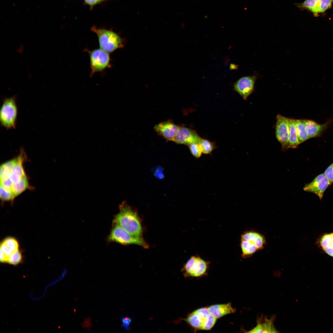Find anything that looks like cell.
<instances>
[{"label":"cell","mask_w":333,"mask_h":333,"mask_svg":"<svg viewBox=\"0 0 333 333\" xmlns=\"http://www.w3.org/2000/svg\"><path fill=\"white\" fill-rule=\"evenodd\" d=\"M119 212L115 216L113 222L119 224L132 236L143 238L141 220L136 210L125 201L119 205Z\"/></svg>","instance_id":"obj_1"},{"label":"cell","mask_w":333,"mask_h":333,"mask_svg":"<svg viewBox=\"0 0 333 333\" xmlns=\"http://www.w3.org/2000/svg\"><path fill=\"white\" fill-rule=\"evenodd\" d=\"M266 241L264 236L253 230H247L241 235L240 247L242 257L247 258L263 249Z\"/></svg>","instance_id":"obj_2"},{"label":"cell","mask_w":333,"mask_h":333,"mask_svg":"<svg viewBox=\"0 0 333 333\" xmlns=\"http://www.w3.org/2000/svg\"><path fill=\"white\" fill-rule=\"evenodd\" d=\"M91 30L97 35L100 48L109 53L125 46V40L112 30L95 27Z\"/></svg>","instance_id":"obj_3"},{"label":"cell","mask_w":333,"mask_h":333,"mask_svg":"<svg viewBox=\"0 0 333 333\" xmlns=\"http://www.w3.org/2000/svg\"><path fill=\"white\" fill-rule=\"evenodd\" d=\"M18 114L16 97L3 99L0 110L1 125L7 129L15 128Z\"/></svg>","instance_id":"obj_4"},{"label":"cell","mask_w":333,"mask_h":333,"mask_svg":"<svg viewBox=\"0 0 333 333\" xmlns=\"http://www.w3.org/2000/svg\"><path fill=\"white\" fill-rule=\"evenodd\" d=\"M107 239L109 242H116L123 245L135 244L145 248L148 247L143 238L132 236L120 225L114 222Z\"/></svg>","instance_id":"obj_5"},{"label":"cell","mask_w":333,"mask_h":333,"mask_svg":"<svg viewBox=\"0 0 333 333\" xmlns=\"http://www.w3.org/2000/svg\"><path fill=\"white\" fill-rule=\"evenodd\" d=\"M85 50L88 53L90 58L91 76L96 72L103 71L111 67L109 53L100 48L91 51Z\"/></svg>","instance_id":"obj_6"},{"label":"cell","mask_w":333,"mask_h":333,"mask_svg":"<svg viewBox=\"0 0 333 333\" xmlns=\"http://www.w3.org/2000/svg\"><path fill=\"white\" fill-rule=\"evenodd\" d=\"M209 262L198 255L191 257L184 265L182 270L185 276L199 277L207 273Z\"/></svg>","instance_id":"obj_7"},{"label":"cell","mask_w":333,"mask_h":333,"mask_svg":"<svg viewBox=\"0 0 333 333\" xmlns=\"http://www.w3.org/2000/svg\"><path fill=\"white\" fill-rule=\"evenodd\" d=\"M331 184L324 174L322 173L318 175L310 183L306 184L303 190L306 191L314 194L321 200L325 191Z\"/></svg>","instance_id":"obj_8"},{"label":"cell","mask_w":333,"mask_h":333,"mask_svg":"<svg viewBox=\"0 0 333 333\" xmlns=\"http://www.w3.org/2000/svg\"><path fill=\"white\" fill-rule=\"evenodd\" d=\"M289 118L278 114L276 117V136L283 150L287 149L289 134Z\"/></svg>","instance_id":"obj_9"},{"label":"cell","mask_w":333,"mask_h":333,"mask_svg":"<svg viewBox=\"0 0 333 333\" xmlns=\"http://www.w3.org/2000/svg\"><path fill=\"white\" fill-rule=\"evenodd\" d=\"M257 76H243L239 79L234 84V90L246 100L254 90V85Z\"/></svg>","instance_id":"obj_10"},{"label":"cell","mask_w":333,"mask_h":333,"mask_svg":"<svg viewBox=\"0 0 333 333\" xmlns=\"http://www.w3.org/2000/svg\"><path fill=\"white\" fill-rule=\"evenodd\" d=\"M201 138L195 131L180 127L173 141L177 144L188 145L192 143H198Z\"/></svg>","instance_id":"obj_11"},{"label":"cell","mask_w":333,"mask_h":333,"mask_svg":"<svg viewBox=\"0 0 333 333\" xmlns=\"http://www.w3.org/2000/svg\"><path fill=\"white\" fill-rule=\"evenodd\" d=\"M180 127V126L172 122L166 121L156 125L154 129L155 131L163 138L173 141Z\"/></svg>","instance_id":"obj_12"},{"label":"cell","mask_w":333,"mask_h":333,"mask_svg":"<svg viewBox=\"0 0 333 333\" xmlns=\"http://www.w3.org/2000/svg\"><path fill=\"white\" fill-rule=\"evenodd\" d=\"M275 316L268 319L263 315L257 317V325L253 328L248 333H277L278 332L275 328L273 324V320Z\"/></svg>","instance_id":"obj_13"},{"label":"cell","mask_w":333,"mask_h":333,"mask_svg":"<svg viewBox=\"0 0 333 333\" xmlns=\"http://www.w3.org/2000/svg\"><path fill=\"white\" fill-rule=\"evenodd\" d=\"M25 157L24 151L22 149L20 154L16 158V162L10 178L14 184L18 183L23 178L27 176L23 165Z\"/></svg>","instance_id":"obj_14"},{"label":"cell","mask_w":333,"mask_h":333,"mask_svg":"<svg viewBox=\"0 0 333 333\" xmlns=\"http://www.w3.org/2000/svg\"><path fill=\"white\" fill-rule=\"evenodd\" d=\"M303 120L309 138L320 136L329 124L328 122L320 124L310 120Z\"/></svg>","instance_id":"obj_15"},{"label":"cell","mask_w":333,"mask_h":333,"mask_svg":"<svg viewBox=\"0 0 333 333\" xmlns=\"http://www.w3.org/2000/svg\"><path fill=\"white\" fill-rule=\"evenodd\" d=\"M208 308L210 313L217 319L227 314L234 313L236 311V309L232 306L230 303L212 305L208 307Z\"/></svg>","instance_id":"obj_16"},{"label":"cell","mask_w":333,"mask_h":333,"mask_svg":"<svg viewBox=\"0 0 333 333\" xmlns=\"http://www.w3.org/2000/svg\"><path fill=\"white\" fill-rule=\"evenodd\" d=\"M289 134L287 149L295 148L300 144L296 124V120L289 118Z\"/></svg>","instance_id":"obj_17"},{"label":"cell","mask_w":333,"mask_h":333,"mask_svg":"<svg viewBox=\"0 0 333 333\" xmlns=\"http://www.w3.org/2000/svg\"><path fill=\"white\" fill-rule=\"evenodd\" d=\"M17 158L2 163L0 167V181L9 179L16 164Z\"/></svg>","instance_id":"obj_18"},{"label":"cell","mask_w":333,"mask_h":333,"mask_svg":"<svg viewBox=\"0 0 333 333\" xmlns=\"http://www.w3.org/2000/svg\"><path fill=\"white\" fill-rule=\"evenodd\" d=\"M320 244L323 250L333 257V233L324 235L321 239Z\"/></svg>","instance_id":"obj_19"},{"label":"cell","mask_w":333,"mask_h":333,"mask_svg":"<svg viewBox=\"0 0 333 333\" xmlns=\"http://www.w3.org/2000/svg\"><path fill=\"white\" fill-rule=\"evenodd\" d=\"M183 319L195 331L202 330L201 320L195 310L189 314L186 318Z\"/></svg>","instance_id":"obj_20"},{"label":"cell","mask_w":333,"mask_h":333,"mask_svg":"<svg viewBox=\"0 0 333 333\" xmlns=\"http://www.w3.org/2000/svg\"><path fill=\"white\" fill-rule=\"evenodd\" d=\"M296 124L299 141L302 143L309 139L303 120H296Z\"/></svg>","instance_id":"obj_21"},{"label":"cell","mask_w":333,"mask_h":333,"mask_svg":"<svg viewBox=\"0 0 333 333\" xmlns=\"http://www.w3.org/2000/svg\"><path fill=\"white\" fill-rule=\"evenodd\" d=\"M30 187L27 176H25L18 183L13 185L12 190L15 198Z\"/></svg>","instance_id":"obj_22"},{"label":"cell","mask_w":333,"mask_h":333,"mask_svg":"<svg viewBox=\"0 0 333 333\" xmlns=\"http://www.w3.org/2000/svg\"><path fill=\"white\" fill-rule=\"evenodd\" d=\"M333 0H319L317 5L313 12L314 16H318L319 14L324 12L332 5Z\"/></svg>","instance_id":"obj_23"},{"label":"cell","mask_w":333,"mask_h":333,"mask_svg":"<svg viewBox=\"0 0 333 333\" xmlns=\"http://www.w3.org/2000/svg\"><path fill=\"white\" fill-rule=\"evenodd\" d=\"M198 143L202 153L205 154H210L215 148L214 143L202 138H201Z\"/></svg>","instance_id":"obj_24"},{"label":"cell","mask_w":333,"mask_h":333,"mask_svg":"<svg viewBox=\"0 0 333 333\" xmlns=\"http://www.w3.org/2000/svg\"><path fill=\"white\" fill-rule=\"evenodd\" d=\"M319 0H305L301 3H296V6L301 10H306L313 13L316 8Z\"/></svg>","instance_id":"obj_25"},{"label":"cell","mask_w":333,"mask_h":333,"mask_svg":"<svg viewBox=\"0 0 333 333\" xmlns=\"http://www.w3.org/2000/svg\"><path fill=\"white\" fill-rule=\"evenodd\" d=\"M2 242L11 250L13 253L19 250V244L15 238L8 237L5 238Z\"/></svg>","instance_id":"obj_26"},{"label":"cell","mask_w":333,"mask_h":333,"mask_svg":"<svg viewBox=\"0 0 333 333\" xmlns=\"http://www.w3.org/2000/svg\"><path fill=\"white\" fill-rule=\"evenodd\" d=\"M23 260L21 253L18 250L13 253L9 257L7 263L14 265H17L20 264Z\"/></svg>","instance_id":"obj_27"},{"label":"cell","mask_w":333,"mask_h":333,"mask_svg":"<svg viewBox=\"0 0 333 333\" xmlns=\"http://www.w3.org/2000/svg\"><path fill=\"white\" fill-rule=\"evenodd\" d=\"M0 197L3 201H12L15 198L12 190H7L0 186Z\"/></svg>","instance_id":"obj_28"},{"label":"cell","mask_w":333,"mask_h":333,"mask_svg":"<svg viewBox=\"0 0 333 333\" xmlns=\"http://www.w3.org/2000/svg\"><path fill=\"white\" fill-rule=\"evenodd\" d=\"M188 146L191 153L195 158H199L201 156L202 153L198 143H192Z\"/></svg>","instance_id":"obj_29"},{"label":"cell","mask_w":333,"mask_h":333,"mask_svg":"<svg viewBox=\"0 0 333 333\" xmlns=\"http://www.w3.org/2000/svg\"><path fill=\"white\" fill-rule=\"evenodd\" d=\"M331 184L333 183V162L326 169L324 173Z\"/></svg>","instance_id":"obj_30"},{"label":"cell","mask_w":333,"mask_h":333,"mask_svg":"<svg viewBox=\"0 0 333 333\" xmlns=\"http://www.w3.org/2000/svg\"><path fill=\"white\" fill-rule=\"evenodd\" d=\"M13 185L10 178L0 181V186L7 190H12Z\"/></svg>","instance_id":"obj_31"},{"label":"cell","mask_w":333,"mask_h":333,"mask_svg":"<svg viewBox=\"0 0 333 333\" xmlns=\"http://www.w3.org/2000/svg\"><path fill=\"white\" fill-rule=\"evenodd\" d=\"M0 250L8 258L13 253L11 250L2 241L0 244Z\"/></svg>","instance_id":"obj_32"},{"label":"cell","mask_w":333,"mask_h":333,"mask_svg":"<svg viewBox=\"0 0 333 333\" xmlns=\"http://www.w3.org/2000/svg\"><path fill=\"white\" fill-rule=\"evenodd\" d=\"M131 320L130 318L128 317H123L121 319L122 326L125 329L128 331L130 328Z\"/></svg>","instance_id":"obj_33"},{"label":"cell","mask_w":333,"mask_h":333,"mask_svg":"<svg viewBox=\"0 0 333 333\" xmlns=\"http://www.w3.org/2000/svg\"><path fill=\"white\" fill-rule=\"evenodd\" d=\"M85 2L90 5H93L96 4L103 0H84Z\"/></svg>","instance_id":"obj_34"},{"label":"cell","mask_w":333,"mask_h":333,"mask_svg":"<svg viewBox=\"0 0 333 333\" xmlns=\"http://www.w3.org/2000/svg\"></svg>","instance_id":"obj_35"}]
</instances>
